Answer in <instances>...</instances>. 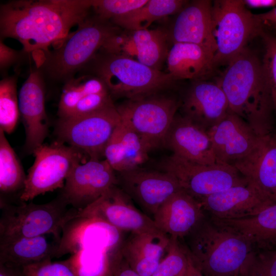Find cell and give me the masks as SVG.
<instances>
[{
	"instance_id": "obj_1",
	"label": "cell",
	"mask_w": 276,
	"mask_h": 276,
	"mask_svg": "<svg viewBox=\"0 0 276 276\" xmlns=\"http://www.w3.org/2000/svg\"><path fill=\"white\" fill-rule=\"evenodd\" d=\"M90 9L91 0L11 1L1 6V39L18 40L37 66L50 46L60 43Z\"/></svg>"
},
{
	"instance_id": "obj_2",
	"label": "cell",
	"mask_w": 276,
	"mask_h": 276,
	"mask_svg": "<svg viewBox=\"0 0 276 276\" xmlns=\"http://www.w3.org/2000/svg\"><path fill=\"white\" fill-rule=\"evenodd\" d=\"M226 65L216 82L226 97L229 111L243 119L258 135L269 133L273 108L261 60L246 47Z\"/></svg>"
},
{
	"instance_id": "obj_3",
	"label": "cell",
	"mask_w": 276,
	"mask_h": 276,
	"mask_svg": "<svg viewBox=\"0 0 276 276\" xmlns=\"http://www.w3.org/2000/svg\"><path fill=\"white\" fill-rule=\"evenodd\" d=\"M187 237L190 258L203 276H244L257 254L243 237L206 217Z\"/></svg>"
},
{
	"instance_id": "obj_4",
	"label": "cell",
	"mask_w": 276,
	"mask_h": 276,
	"mask_svg": "<svg viewBox=\"0 0 276 276\" xmlns=\"http://www.w3.org/2000/svg\"><path fill=\"white\" fill-rule=\"evenodd\" d=\"M77 26L36 66L44 78L64 84L80 73L107 40L120 31L119 27L96 14H89Z\"/></svg>"
},
{
	"instance_id": "obj_5",
	"label": "cell",
	"mask_w": 276,
	"mask_h": 276,
	"mask_svg": "<svg viewBox=\"0 0 276 276\" xmlns=\"http://www.w3.org/2000/svg\"><path fill=\"white\" fill-rule=\"evenodd\" d=\"M100 51L81 73L101 79L111 97L127 99L148 97L170 88L175 81L168 73L136 59Z\"/></svg>"
},
{
	"instance_id": "obj_6",
	"label": "cell",
	"mask_w": 276,
	"mask_h": 276,
	"mask_svg": "<svg viewBox=\"0 0 276 276\" xmlns=\"http://www.w3.org/2000/svg\"><path fill=\"white\" fill-rule=\"evenodd\" d=\"M59 196L43 204L19 205L1 201L0 239L34 237L52 234L59 239L63 227L77 217L78 210Z\"/></svg>"
},
{
	"instance_id": "obj_7",
	"label": "cell",
	"mask_w": 276,
	"mask_h": 276,
	"mask_svg": "<svg viewBox=\"0 0 276 276\" xmlns=\"http://www.w3.org/2000/svg\"><path fill=\"white\" fill-rule=\"evenodd\" d=\"M213 35L216 44L215 66L227 65L246 47L248 42L262 34L263 26L243 1L213 2Z\"/></svg>"
},
{
	"instance_id": "obj_8",
	"label": "cell",
	"mask_w": 276,
	"mask_h": 276,
	"mask_svg": "<svg viewBox=\"0 0 276 276\" xmlns=\"http://www.w3.org/2000/svg\"><path fill=\"white\" fill-rule=\"evenodd\" d=\"M179 106L175 98L156 94L128 99L116 107L121 121L139 134L150 151L165 145Z\"/></svg>"
},
{
	"instance_id": "obj_9",
	"label": "cell",
	"mask_w": 276,
	"mask_h": 276,
	"mask_svg": "<svg viewBox=\"0 0 276 276\" xmlns=\"http://www.w3.org/2000/svg\"><path fill=\"white\" fill-rule=\"evenodd\" d=\"M121 122L120 114L112 103L87 114L59 118L56 133L59 142L67 144L90 158L100 159Z\"/></svg>"
},
{
	"instance_id": "obj_10",
	"label": "cell",
	"mask_w": 276,
	"mask_h": 276,
	"mask_svg": "<svg viewBox=\"0 0 276 276\" xmlns=\"http://www.w3.org/2000/svg\"><path fill=\"white\" fill-rule=\"evenodd\" d=\"M35 160L28 171L24 189L19 196L22 202L57 189H62L68 174L81 163L82 153L64 143L42 144L33 151Z\"/></svg>"
},
{
	"instance_id": "obj_11",
	"label": "cell",
	"mask_w": 276,
	"mask_h": 276,
	"mask_svg": "<svg viewBox=\"0 0 276 276\" xmlns=\"http://www.w3.org/2000/svg\"><path fill=\"white\" fill-rule=\"evenodd\" d=\"M163 167L164 171L177 179L183 191L198 200L248 182L232 165L200 164L173 154L166 159Z\"/></svg>"
},
{
	"instance_id": "obj_12",
	"label": "cell",
	"mask_w": 276,
	"mask_h": 276,
	"mask_svg": "<svg viewBox=\"0 0 276 276\" xmlns=\"http://www.w3.org/2000/svg\"><path fill=\"white\" fill-rule=\"evenodd\" d=\"M131 200L116 185L95 201L78 211L77 217L103 222L132 233L159 230L153 219L137 209Z\"/></svg>"
},
{
	"instance_id": "obj_13",
	"label": "cell",
	"mask_w": 276,
	"mask_h": 276,
	"mask_svg": "<svg viewBox=\"0 0 276 276\" xmlns=\"http://www.w3.org/2000/svg\"><path fill=\"white\" fill-rule=\"evenodd\" d=\"M114 171L105 159L80 163L67 177L60 195L73 209L81 210L117 183Z\"/></svg>"
},
{
	"instance_id": "obj_14",
	"label": "cell",
	"mask_w": 276,
	"mask_h": 276,
	"mask_svg": "<svg viewBox=\"0 0 276 276\" xmlns=\"http://www.w3.org/2000/svg\"><path fill=\"white\" fill-rule=\"evenodd\" d=\"M119 173L122 189L152 219L167 200L183 190L177 179L165 171L139 167Z\"/></svg>"
},
{
	"instance_id": "obj_15",
	"label": "cell",
	"mask_w": 276,
	"mask_h": 276,
	"mask_svg": "<svg viewBox=\"0 0 276 276\" xmlns=\"http://www.w3.org/2000/svg\"><path fill=\"white\" fill-rule=\"evenodd\" d=\"M205 213L218 219H238L256 215L276 202L271 195L249 181L198 200Z\"/></svg>"
},
{
	"instance_id": "obj_16",
	"label": "cell",
	"mask_w": 276,
	"mask_h": 276,
	"mask_svg": "<svg viewBox=\"0 0 276 276\" xmlns=\"http://www.w3.org/2000/svg\"><path fill=\"white\" fill-rule=\"evenodd\" d=\"M18 96L19 113L26 131V149L33 153L43 144L49 131L44 78L36 66L22 84Z\"/></svg>"
},
{
	"instance_id": "obj_17",
	"label": "cell",
	"mask_w": 276,
	"mask_h": 276,
	"mask_svg": "<svg viewBox=\"0 0 276 276\" xmlns=\"http://www.w3.org/2000/svg\"><path fill=\"white\" fill-rule=\"evenodd\" d=\"M208 133L217 163L232 166L251 151L260 136L243 119L230 111Z\"/></svg>"
},
{
	"instance_id": "obj_18",
	"label": "cell",
	"mask_w": 276,
	"mask_h": 276,
	"mask_svg": "<svg viewBox=\"0 0 276 276\" xmlns=\"http://www.w3.org/2000/svg\"><path fill=\"white\" fill-rule=\"evenodd\" d=\"M213 2L196 0L188 2L177 13L169 39L175 43H189L201 45L214 53L216 44L213 35Z\"/></svg>"
},
{
	"instance_id": "obj_19",
	"label": "cell",
	"mask_w": 276,
	"mask_h": 276,
	"mask_svg": "<svg viewBox=\"0 0 276 276\" xmlns=\"http://www.w3.org/2000/svg\"><path fill=\"white\" fill-rule=\"evenodd\" d=\"M184 116L207 131L229 111L226 97L217 82L194 81L181 104Z\"/></svg>"
},
{
	"instance_id": "obj_20",
	"label": "cell",
	"mask_w": 276,
	"mask_h": 276,
	"mask_svg": "<svg viewBox=\"0 0 276 276\" xmlns=\"http://www.w3.org/2000/svg\"><path fill=\"white\" fill-rule=\"evenodd\" d=\"M165 145L173 155L188 161L203 165L217 163L208 131L184 116H175Z\"/></svg>"
},
{
	"instance_id": "obj_21",
	"label": "cell",
	"mask_w": 276,
	"mask_h": 276,
	"mask_svg": "<svg viewBox=\"0 0 276 276\" xmlns=\"http://www.w3.org/2000/svg\"><path fill=\"white\" fill-rule=\"evenodd\" d=\"M205 217L200 202L181 190L167 200L152 219L160 232L179 239L188 236Z\"/></svg>"
},
{
	"instance_id": "obj_22",
	"label": "cell",
	"mask_w": 276,
	"mask_h": 276,
	"mask_svg": "<svg viewBox=\"0 0 276 276\" xmlns=\"http://www.w3.org/2000/svg\"><path fill=\"white\" fill-rule=\"evenodd\" d=\"M233 166L248 181L274 197L276 190V137L270 133L260 136L251 151Z\"/></svg>"
},
{
	"instance_id": "obj_23",
	"label": "cell",
	"mask_w": 276,
	"mask_h": 276,
	"mask_svg": "<svg viewBox=\"0 0 276 276\" xmlns=\"http://www.w3.org/2000/svg\"><path fill=\"white\" fill-rule=\"evenodd\" d=\"M170 237L159 230L132 233L120 254L140 276H151L167 252Z\"/></svg>"
},
{
	"instance_id": "obj_24",
	"label": "cell",
	"mask_w": 276,
	"mask_h": 276,
	"mask_svg": "<svg viewBox=\"0 0 276 276\" xmlns=\"http://www.w3.org/2000/svg\"><path fill=\"white\" fill-rule=\"evenodd\" d=\"M210 218L243 237L257 252L276 250V202L250 217L229 219Z\"/></svg>"
},
{
	"instance_id": "obj_25",
	"label": "cell",
	"mask_w": 276,
	"mask_h": 276,
	"mask_svg": "<svg viewBox=\"0 0 276 276\" xmlns=\"http://www.w3.org/2000/svg\"><path fill=\"white\" fill-rule=\"evenodd\" d=\"M214 53L201 45L175 43L167 57V73L175 80H202L215 67Z\"/></svg>"
},
{
	"instance_id": "obj_26",
	"label": "cell",
	"mask_w": 276,
	"mask_h": 276,
	"mask_svg": "<svg viewBox=\"0 0 276 276\" xmlns=\"http://www.w3.org/2000/svg\"><path fill=\"white\" fill-rule=\"evenodd\" d=\"M59 248L45 235L34 237L0 239V264L22 268L52 259L58 254Z\"/></svg>"
},
{
	"instance_id": "obj_27",
	"label": "cell",
	"mask_w": 276,
	"mask_h": 276,
	"mask_svg": "<svg viewBox=\"0 0 276 276\" xmlns=\"http://www.w3.org/2000/svg\"><path fill=\"white\" fill-rule=\"evenodd\" d=\"M188 3L183 0H148L141 7L110 22L128 31L147 29L154 21L178 13Z\"/></svg>"
},
{
	"instance_id": "obj_28",
	"label": "cell",
	"mask_w": 276,
	"mask_h": 276,
	"mask_svg": "<svg viewBox=\"0 0 276 276\" xmlns=\"http://www.w3.org/2000/svg\"><path fill=\"white\" fill-rule=\"evenodd\" d=\"M107 90L104 82L95 75L81 74L75 76L64 83L58 104L59 117L68 116L86 96Z\"/></svg>"
},
{
	"instance_id": "obj_29",
	"label": "cell",
	"mask_w": 276,
	"mask_h": 276,
	"mask_svg": "<svg viewBox=\"0 0 276 276\" xmlns=\"http://www.w3.org/2000/svg\"><path fill=\"white\" fill-rule=\"evenodd\" d=\"M5 133L0 129V191L9 194L22 192L27 175Z\"/></svg>"
},
{
	"instance_id": "obj_30",
	"label": "cell",
	"mask_w": 276,
	"mask_h": 276,
	"mask_svg": "<svg viewBox=\"0 0 276 276\" xmlns=\"http://www.w3.org/2000/svg\"><path fill=\"white\" fill-rule=\"evenodd\" d=\"M16 85L14 76L0 81V129L9 134L14 130L20 115Z\"/></svg>"
},
{
	"instance_id": "obj_31",
	"label": "cell",
	"mask_w": 276,
	"mask_h": 276,
	"mask_svg": "<svg viewBox=\"0 0 276 276\" xmlns=\"http://www.w3.org/2000/svg\"><path fill=\"white\" fill-rule=\"evenodd\" d=\"M179 239L170 237L166 255L151 276H186L190 256Z\"/></svg>"
},
{
	"instance_id": "obj_32",
	"label": "cell",
	"mask_w": 276,
	"mask_h": 276,
	"mask_svg": "<svg viewBox=\"0 0 276 276\" xmlns=\"http://www.w3.org/2000/svg\"><path fill=\"white\" fill-rule=\"evenodd\" d=\"M118 129L125 160V171L140 167L148 159L149 151L139 134L122 121Z\"/></svg>"
},
{
	"instance_id": "obj_33",
	"label": "cell",
	"mask_w": 276,
	"mask_h": 276,
	"mask_svg": "<svg viewBox=\"0 0 276 276\" xmlns=\"http://www.w3.org/2000/svg\"><path fill=\"white\" fill-rule=\"evenodd\" d=\"M168 40V31L162 29L155 38L138 51L136 60L150 67L161 71V67L167 59L169 51Z\"/></svg>"
},
{
	"instance_id": "obj_34",
	"label": "cell",
	"mask_w": 276,
	"mask_h": 276,
	"mask_svg": "<svg viewBox=\"0 0 276 276\" xmlns=\"http://www.w3.org/2000/svg\"><path fill=\"white\" fill-rule=\"evenodd\" d=\"M148 0H91V9L107 21L124 15L144 5Z\"/></svg>"
},
{
	"instance_id": "obj_35",
	"label": "cell",
	"mask_w": 276,
	"mask_h": 276,
	"mask_svg": "<svg viewBox=\"0 0 276 276\" xmlns=\"http://www.w3.org/2000/svg\"><path fill=\"white\" fill-rule=\"evenodd\" d=\"M261 36L264 45L262 68L273 108L276 110V37L264 32Z\"/></svg>"
},
{
	"instance_id": "obj_36",
	"label": "cell",
	"mask_w": 276,
	"mask_h": 276,
	"mask_svg": "<svg viewBox=\"0 0 276 276\" xmlns=\"http://www.w3.org/2000/svg\"><path fill=\"white\" fill-rule=\"evenodd\" d=\"M47 259L20 268L25 276H80L72 262Z\"/></svg>"
},
{
	"instance_id": "obj_37",
	"label": "cell",
	"mask_w": 276,
	"mask_h": 276,
	"mask_svg": "<svg viewBox=\"0 0 276 276\" xmlns=\"http://www.w3.org/2000/svg\"><path fill=\"white\" fill-rule=\"evenodd\" d=\"M112 103L111 96L108 90L91 94L80 100L67 117L87 114L97 111Z\"/></svg>"
},
{
	"instance_id": "obj_38",
	"label": "cell",
	"mask_w": 276,
	"mask_h": 276,
	"mask_svg": "<svg viewBox=\"0 0 276 276\" xmlns=\"http://www.w3.org/2000/svg\"><path fill=\"white\" fill-rule=\"evenodd\" d=\"M244 276H276V250L257 252Z\"/></svg>"
},
{
	"instance_id": "obj_39",
	"label": "cell",
	"mask_w": 276,
	"mask_h": 276,
	"mask_svg": "<svg viewBox=\"0 0 276 276\" xmlns=\"http://www.w3.org/2000/svg\"><path fill=\"white\" fill-rule=\"evenodd\" d=\"M28 55L22 50L17 51L6 45L0 39V68L5 71L18 62L24 55Z\"/></svg>"
},
{
	"instance_id": "obj_40",
	"label": "cell",
	"mask_w": 276,
	"mask_h": 276,
	"mask_svg": "<svg viewBox=\"0 0 276 276\" xmlns=\"http://www.w3.org/2000/svg\"><path fill=\"white\" fill-rule=\"evenodd\" d=\"M113 276L140 275L128 265L120 254L113 260Z\"/></svg>"
},
{
	"instance_id": "obj_41",
	"label": "cell",
	"mask_w": 276,
	"mask_h": 276,
	"mask_svg": "<svg viewBox=\"0 0 276 276\" xmlns=\"http://www.w3.org/2000/svg\"><path fill=\"white\" fill-rule=\"evenodd\" d=\"M256 15L263 27L276 28V6L267 12Z\"/></svg>"
},
{
	"instance_id": "obj_42",
	"label": "cell",
	"mask_w": 276,
	"mask_h": 276,
	"mask_svg": "<svg viewBox=\"0 0 276 276\" xmlns=\"http://www.w3.org/2000/svg\"><path fill=\"white\" fill-rule=\"evenodd\" d=\"M245 6L251 8H265L276 6V0H244Z\"/></svg>"
},
{
	"instance_id": "obj_43",
	"label": "cell",
	"mask_w": 276,
	"mask_h": 276,
	"mask_svg": "<svg viewBox=\"0 0 276 276\" xmlns=\"http://www.w3.org/2000/svg\"><path fill=\"white\" fill-rule=\"evenodd\" d=\"M0 276H25L20 268L0 264Z\"/></svg>"
},
{
	"instance_id": "obj_44",
	"label": "cell",
	"mask_w": 276,
	"mask_h": 276,
	"mask_svg": "<svg viewBox=\"0 0 276 276\" xmlns=\"http://www.w3.org/2000/svg\"><path fill=\"white\" fill-rule=\"evenodd\" d=\"M186 276H203L200 271L194 266L191 258Z\"/></svg>"
},
{
	"instance_id": "obj_45",
	"label": "cell",
	"mask_w": 276,
	"mask_h": 276,
	"mask_svg": "<svg viewBox=\"0 0 276 276\" xmlns=\"http://www.w3.org/2000/svg\"><path fill=\"white\" fill-rule=\"evenodd\" d=\"M113 268L108 265L106 269L99 276H113Z\"/></svg>"
},
{
	"instance_id": "obj_46",
	"label": "cell",
	"mask_w": 276,
	"mask_h": 276,
	"mask_svg": "<svg viewBox=\"0 0 276 276\" xmlns=\"http://www.w3.org/2000/svg\"><path fill=\"white\" fill-rule=\"evenodd\" d=\"M273 196H274V198L276 199V190L273 194Z\"/></svg>"
}]
</instances>
